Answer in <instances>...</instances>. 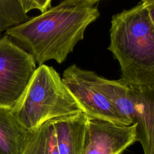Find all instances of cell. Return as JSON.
I'll return each instance as SVG.
<instances>
[{"mask_svg":"<svg viewBox=\"0 0 154 154\" xmlns=\"http://www.w3.org/2000/svg\"><path fill=\"white\" fill-rule=\"evenodd\" d=\"M96 74L72 64L64 71L62 79L89 119L106 120L120 125H132L119 114L99 90L95 81Z\"/></svg>","mask_w":154,"mask_h":154,"instance_id":"obj_5","label":"cell"},{"mask_svg":"<svg viewBox=\"0 0 154 154\" xmlns=\"http://www.w3.org/2000/svg\"><path fill=\"white\" fill-rule=\"evenodd\" d=\"M108 49L131 88L154 87V25L143 2L112 17Z\"/></svg>","mask_w":154,"mask_h":154,"instance_id":"obj_2","label":"cell"},{"mask_svg":"<svg viewBox=\"0 0 154 154\" xmlns=\"http://www.w3.org/2000/svg\"><path fill=\"white\" fill-rule=\"evenodd\" d=\"M29 19L17 0H0V33Z\"/></svg>","mask_w":154,"mask_h":154,"instance_id":"obj_12","label":"cell"},{"mask_svg":"<svg viewBox=\"0 0 154 154\" xmlns=\"http://www.w3.org/2000/svg\"><path fill=\"white\" fill-rule=\"evenodd\" d=\"M99 16L96 7L79 0H63L5 33L30 54L38 66L50 60L60 64L83 39L86 28Z\"/></svg>","mask_w":154,"mask_h":154,"instance_id":"obj_1","label":"cell"},{"mask_svg":"<svg viewBox=\"0 0 154 154\" xmlns=\"http://www.w3.org/2000/svg\"><path fill=\"white\" fill-rule=\"evenodd\" d=\"M95 81L99 90L109 100L119 114L131 124H136V103L132 88L120 79L111 80L97 74L95 76Z\"/></svg>","mask_w":154,"mask_h":154,"instance_id":"obj_9","label":"cell"},{"mask_svg":"<svg viewBox=\"0 0 154 154\" xmlns=\"http://www.w3.org/2000/svg\"><path fill=\"white\" fill-rule=\"evenodd\" d=\"M88 120L83 111L52 119L60 154H84Z\"/></svg>","mask_w":154,"mask_h":154,"instance_id":"obj_7","label":"cell"},{"mask_svg":"<svg viewBox=\"0 0 154 154\" xmlns=\"http://www.w3.org/2000/svg\"><path fill=\"white\" fill-rule=\"evenodd\" d=\"M143 2L147 8L150 18L154 25V0H145Z\"/></svg>","mask_w":154,"mask_h":154,"instance_id":"obj_14","label":"cell"},{"mask_svg":"<svg viewBox=\"0 0 154 154\" xmlns=\"http://www.w3.org/2000/svg\"><path fill=\"white\" fill-rule=\"evenodd\" d=\"M84 4L88 5V6H94V5L99 1L100 0H79Z\"/></svg>","mask_w":154,"mask_h":154,"instance_id":"obj_15","label":"cell"},{"mask_svg":"<svg viewBox=\"0 0 154 154\" xmlns=\"http://www.w3.org/2000/svg\"><path fill=\"white\" fill-rule=\"evenodd\" d=\"M137 141L136 124L120 125L106 120L88 118L84 154H122Z\"/></svg>","mask_w":154,"mask_h":154,"instance_id":"obj_6","label":"cell"},{"mask_svg":"<svg viewBox=\"0 0 154 154\" xmlns=\"http://www.w3.org/2000/svg\"><path fill=\"white\" fill-rule=\"evenodd\" d=\"M133 88L137 115V141L144 154H154V87Z\"/></svg>","mask_w":154,"mask_h":154,"instance_id":"obj_8","label":"cell"},{"mask_svg":"<svg viewBox=\"0 0 154 154\" xmlns=\"http://www.w3.org/2000/svg\"><path fill=\"white\" fill-rule=\"evenodd\" d=\"M141 1H142V2H144L145 0H141Z\"/></svg>","mask_w":154,"mask_h":154,"instance_id":"obj_16","label":"cell"},{"mask_svg":"<svg viewBox=\"0 0 154 154\" xmlns=\"http://www.w3.org/2000/svg\"><path fill=\"white\" fill-rule=\"evenodd\" d=\"M36 68L30 54L7 34L0 38V108H13Z\"/></svg>","mask_w":154,"mask_h":154,"instance_id":"obj_4","label":"cell"},{"mask_svg":"<svg viewBox=\"0 0 154 154\" xmlns=\"http://www.w3.org/2000/svg\"><path fill=\"white\" fill-rule=\"evenodd\" d=\"M20 154H60L52 120L29 131Z\"/></svg>","mask_w":154,"mask_h":154,"instance_id":"obj_11","label":"cell"},{"mask_svg":"<svg viewBox=\"0 0 154 154\" xmlns=\"http://www.w3.org/2000/svg\"><path fill=\"white\" fill-rule=\"evenodd\" d=\"M29 132L11 109L0 108V154H20Z\"/></svg>","mask_w":154,"mask_h":154,"instance_id":"obj_10","label":"cell"},{"mask_svg":"<svg viewBox=\"0 0 154 154\" xmlns=\"http://www.w3.org/2000/svg\"><path fill=\"white\" fill-rule=\"evenodd\" d=\"M82 111L55 69L38 66L22 94L11 109L29 131L45 122Z\"/></svg>","mask_w":154,"mask_h":154,"instance_id":"obj_3","label":"cell"},{"mask_svg":"<svg viewBox=\"0 0 154 154\" xmlns=\"http://www.w3.org/2000/svg\"><path fill=\"white\" fill-rule=\"evenodd\" d=\"M22 11L26 14L31 10H39L42 13L46 11L51 5V0H17Z\"/></svg>","mask_w":154,"mask_h":154,"instance_id":"obj_13","label":"cell"}]
</instances>
